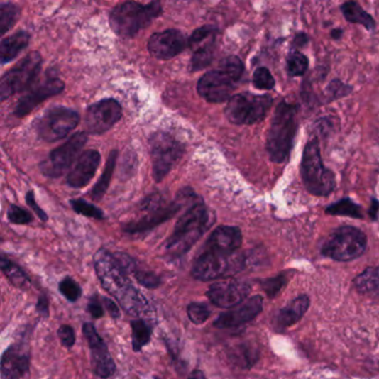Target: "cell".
Returning <instances> with one entry per match:
<instances>
[{
  "instance_id": "8fae6325",
  "label": "cell",
  "mask_w": 379,
  "mask_h": 379,
  "mask_svg": "<svg viewBox=\"0 0 379 379\" xmlns=\"http://www.w3.org/2000/svg\"><path fill=\"white\" fill-rule=\"evenodd\" d=\"M41 59L39 53L33 52L21 59L18 64L8 70L0 82V98L8 99L17 92L31 87L41 68Z\"/></svg>"
},
{
  "instance_id": "836d02e7",
  "label": "cell",
  "mask_w": 379,
  "mask_h": 379,
  "mask_svg": "<svg viewBox=\"0 0 379 379\" xmlns=\"http://www.w3.org/2000/svg\"><path fill=\"white\" fill-rule=\"evenodd\" d=\"M21 11L13 4H0V31L1 35H5L9 29L13 28L16 21H18Z\"/></svg>"
},
{
  "instance_id": "7c38bea8",
  "label": "cell",
  "mask_w": 379,
  "mask_h": 379,
  "mask_svg": "<svg viewBox=\"0 0 379 379\" xmlns=\"http://www.w3.org/2000/svg\"><path fill=\"white\" fill-rule=\"evenodd\" d=\"M184 207V200L180 196L175 202L170 204H165L164 200L159 196H151L145 200L144 205H143V209L148 212L147 215L141 217L138 221L126 224L123 226V231L128 234L144 233L174 217Z\"/></svg>"
},
{
  "instance_id": "4316f807",
  "label": "cell",
  "mask_w": 379,
  "mask_h": 379,
  "mask_svg": "<svg viewBox=\"0 0 379 379\" xmlns=\"http://www.w3.org/2000/svg\"><path fill=\"white\" fill-rule=\"evenodd\" d=\"M353 285L361 294L379 297V266L365 269L353 280Z\"/></svg>"
},
{
  "instance_id": "816d5d0a",
  "label": "cell",
  "mask_w": 379,
  "mask_h": 379,
  "mask_svg": "<svg viewBox=\"0 0 379 379\" xmlns=\"http://www.w3.org/2000/svg\"><path fill=\"white\" fill-rule=\"evenodd\" d=\"M308 41V37L306 36L305 33H300L295 38V45L298 47H302Z\"/></svg>"
},
{
  "instance_id": "ba28073f",
  "label": "cell",
  "mask_w": 379,
  "mask_h": 379,
  "mask_svg": "<svg viewBox=\"0 0 379 379\" xmlns=\"http://www.w3.org/2000/svg\"><path fill=\"white\" fill-rule=\"evenodd\" d=\"M245 268V257L239 253L219 255L202 251L192 265V275L195 280H215L233 276Z\"/></svg>"
},
{
  "instance_id": "d4e9b609",
  "label": "cell",
  "mask_w": 379,
  "mask_h": 379,
  "mask_svg": "<svg viewBox=\"0 0 379 379\" xmlns=\"http://www.w3.org/2000/svg\"><path fill=\"white\" fill-rule=\"evenodd\" d=\"M29 40H31V36L26 31H18L3 39L0 45L1 64L5 65L13 60L23 52V49L28 46Z\"/></svg>"
},
{
  "instance_id": "603a6c76",
  "label": "cell",
  "mask_w": 379,
  "mask_h": 379,
  "mask_svg": "<svg viewBox=\"0 0 379 379\" xmlns=\"http://www.w3.org/2000/svg\"><path fill=\"white\" fill-rule=\"evenodd\" d=\"M29 363L28 353L18 345H11L1 356V379H21L28 372Z\"/></svg>"
},
{
  "instance_id": "277c9868",
  "label": "cell",
  "mask_w": 379,
  "mask_h": 379,
  "mask_svg": "<svg viewBox=\"0 0 379 379\" xmlns=\"http://www.w3.org/2000/svg\"><path fill=\"white\" fill-rule=\"evenodd\" d=\"M162 11V4L159 1L147 5L127 1L114 8L109 17V23L118 36L129 38L149 26Z\"/></svg>"
},
{
  "instance_id": "484cf974",
  "label": "cell",
  "mask_w": 379,
  "mask_h": 379,
  "mask_svg": "<svg viewBox=\"0 0 379 379\" xmlns=\"http://www.w3.org/2000/svg\"><path fill=\"white\" fill-rule=\"evenodd\" d=\"M341 11L348 23H358L364 26L367 31H374L376 28V21L372 16L363 9L356 1H347L341 6Z\"/></svg>"
},
{
  "instance_id": "7dc6e473",
  "label": "cell",
  "mask_w": 379,
  "mask_h": 379,
  "mask_svg": "<svg viewBox=\"0 0 379 379\" xmlns=\"http://www.w3.org/2000/svg\"><path fill=\"white\" fill-rule=\"evenodd\" d=\"M88 312H89L90 315L92 317L101 318L104 316V309L103 306L100 305V302H98L97 297L96 296H92L90 298L89 302H88Z\"/></svg>"
},
{
  "instance_id": "f1b7e54d",
  "label": "cell",
  "mask_w": 379,
  "mask_h": 379,
  "mask_svg": "<svg viewBox=\"0 0 379 379\" xmlns=\"http://www.w3.org/2000/svg\"><path fill=\"white\" fill-rule=\"evenodd\" d=\"M117 155V150H113L109 154L103 175L100 177V180H98L97 184L95 185V187L92 188V192H90L89 195L92 200L99 202L104 197V195H105L106 192H107L108 186H109L111 177H113L114 170H115Z\"/></svg>"
},
{
  "instance_id": "ee69618b",
  "label": "cell",
  "mask_w": 379,
  "mask_h": 379,
  "mask_svg": "<svg viewBox=\"0 0 379 379\" xmlns=\"http://www.w3.org/2000/svg\"><path fill=\"white\" fill-rule=\"evenodd\" d=\"M8 219L16 225H27L33 221V216L19 206L11 205L8 209Z\"/></svg>"
},
{
  "instance_id": "2e32d148",
  "label": "cell",
  "mask_w": 379,
  "mask_h": 379,
  "mask_svg": "<svg viewBox=\"0 0 379 379\" xmlns=\"http://www.w3.org/2000/svg\"><path fill=\"white\" fill-rule=\"evenodd\" d=\"M235 82L221 70L206 72L197 84V92L208 103H223L231 99Z\"/></svg>"
},
{
  "instance_id": "b9f144b4",
  "label": "cell",
  "mask_w": 379,
  "mask_h": 379,
  "mask_svg": "<svg viewBox=\"0 0 379 379\" xmlns=\"http://www.w3.org/2000/svg\"><path fill=\"white\" fill-rule=\"evenodd\" d=\"M135 280L144 287L148 288V290H155V288L159 287L162 282L160 278L157 276L155 273L147 272V270H143L137 267L135 269V272L133 273Z\"/></svg>"
},
{
  "instance_id": "bcb514c9",
  "label": "cell",
  "mask_w": 379,
  "mask_h": 379,
  "mask_svg": "<svg viewBox=\"0 0 379 379\" xmlns=\"http://www.w3.org/2000/svg\"><path fill=\"white\" fill-rule=\"evenodd\" d=\"M26 202L27 204H28L29 207L33 208V212L37 214V216L40 218L41 221H46L47 219H48V217H47L46 213H45L44 210L41 209V208L39 207L38 205H37L33 190H31V192H27Z\"/></svg>"
},
{
  "instance_id": "681fc988",
  "label": "cell",
  "mask_w": 379,
  "mask_h": 379,
  "mask_svg": "<svg viewBox=\"0 0 379 379\" xmlns=\"http://www.w3.org/2000/svg\"><path fill=\"white\" fill-rule=\"evenodd\" d=\"M103 302L105 307L107 308L108 314H109L111 317L115 318V319H118V318L121 317V310H119V307L116 305V302H114L113 300H111V298L103 297Z\"/></svg>"
},
{
  "instance_id": "db71d44e",
  "label": "cell",
  "mask_w": 379,
  "mask_h": 379,
  "mask_svg": "<svg viewBox=\"0 0 379 379\" xmlns=\"http://www.w3.org/2000/svg\"><path fill=\"white\" fill-rule=\"evenodd\" d=\"M344 31H341V29L336 28L334 29V31H331V37H333L334 39H339L341 36H343Z\"/></svg>"
},
{
  "instance_id": "d6986e66",
  "label": "cell",
  "mask_w": 379,
  "mask_h": 379,
  "mask_svg": "<svg viewBox=\"0 0 379 379\" xmlns=\"http://www.w3.org/2000/svg\"><path fill=\"white\" fill-rule=\"evenodd\" d=\"M64 82L58 79V78H49V79L40 82L38 85L31 88L27 94H25L19 99L13 114H15L16 117H25V116L31 114L39 104L64 92Z\"/></svg>"
},
{
  "instance_id": "e575fe53",
  "label": "cell",
  "mask_w": 379,
  "mask_h": 379,
  "mask_svg": "<svg viewBox=\"0 0 379 379\" xmlns=\"http://www.w3.org/2000/svg\"><path fill=\"white\" fill-rule=\"evenodd\" d=\"M218 70L229 75V77L237 82L241 79L243 74V64L241 59L237 56H229L221 60V64L218 66Z\"/></svg>"
},
{
  "instance_id": "7402d4cb",
  "label": "cell",
  "mask_w": 379,
  "mask_h": 379,
  "mask_svg": "<svg viewBox=\"0 0 379 379\" xmlns=\"http://www.w3.org/2000/svg\"><path fill=\"white\" fill-rule=\"evenodd\" d=\"M100 154L97 150H87L80 155L79 159L67 176V184L72 188L85 187L89 184L100 164Z\"/></svg>"
},
{
  "instance_id": "60d3db41",
  "label": "cell",
  "mask_w": 379,
  "mask_h": 379,
  "mask_svg": "<svg viewBox=\"0 0 379 379\" xmlns=\"http://www.w3.org/2000/svg\"><path fill=\"white\" fill-rule=\"evenodd\" d=\"M287 277L285 275H278V276L273 277V278L263 280L260 282V285H262L263 290L266 292L267 296L274 298L282 290L285 285L287 284Z\"/></svg>"
},
{
  "instance_id": "3957f363",
  "label": "cell",
  "mask_w": 379,
  "mask_h": 379,
  "mask_svg": "<svg viewBox=\"0 0 379 379\" xmlns=\"http://www.w3.org/2000/svg\"><path fill=\"white\" fill-rule=\"evenodd\" d=\"M297 128V108L282 101L277 106L267 135L266 149L272 162L282 164L287 160Z\"/></svg>"
},
{
  "instance_id": "ac0fdd59",
  "label": "cell",
  "mask_w": 379,
  "mask_h": 379,
  "mask_svg": "<svg viewBox=\"0 0 379 379\" xmlns=\"http://www.w3.org/2000/svg\"><path fill=\"white\" fill-rule=\"evenodd\" d=\"M190 46L184 33L177 29H167L154 33L148 40V50L151 56L159 60H170L184 52Z\"/></svg>"
},
{
  "instance_id": "f546056e",
  "label": "cell",
  "mask_w": 379,
  "mask_h": 379,
  "mask_svg": "<svg viewBox=\"0 0 379 379\" xmlns=\"http://www.w3.org/2000/svg\"><path fill=\"white\" fill-rule=\"evenodd\" d=\"M131 327L133 351L138 353L143 349V347L148 345L149 341H150L151 327L141 318L131 321Z\"/></svg>"
},
{
  "instance_id": "5bb4252c",
  "label": "cell",
  "mask_w": 379,
  "mask_h": 379,
  "mask_svg": "<svg viewBox=\"0 0 379 379\" xmlns=\"http://www.w3.org/2000/svg\"><path fill=\"white\" fill-rule=\"evenodd\" d=\"M123 111L117 100L103 99L88 107L85 116L86 131L92 135H101L121 121Z\"/></svg>"
},
{
  "instance_id": "52a82bcc",
  "label": "cell",
  "mask_w": 379,
  "mask_h": 379,
  "mask_svg": "<svg viewBox=\"0 0 379 379\" xmlns=\"http://www.w3.org/2000/svg\"><path fill=\"white\" fill-rule=\"evenodd\" d=\"M272 105V96L241 92L229 100L225 115L235 125H253L264 119Z\"/></svg>"
},
{
  "instance_id": "7bdbcfd3",
  "label": "cell",
  "mask_w": 379,
  "mask_h": 379,
  "mask_svg": "<svg viewBox=\"0 0 379 379\" xmlns=\"http://www.w3.org/2000/svg\"><path fill=\"white\" fill-rule=\"evenodd\" d=\"M216 29L212 26H203L192 33V36L188 39L190 46L195 49L199 45L204 44L210 39L215 38Z\"/></svg>"
},
{
  "instance_id": "ffe728a7",
  "label": "cell",
  "mask_w": 379,
  "mask_h": 379,
  "mask_svg": "<svg viewBox=\"0 0 379 379\" xmlns=\"http://www.w3.org/2000/svg\"><path fill=\"white\" fill-rule=\"evenodd\" d=\"M263 306L264 300L262 296L256 295L254 297L248 298L241 302V305L236 306L237 308L221 314L214 322V326L219 329H229L249 323L262 313Z\"/></svg>"
},
{
  "instance_id": "74e56055",
  "label": "cell",
  "mask_w": 379,
  "mask_h": 379,
  "mask_svg": "<svg viewBox=\"0 0 379 379\" xmlns=\"http://www.w3.org/2000/svg\"><path fill=\"white\" fill-rule=\"evenodd\" d=\"M187 315L192 324L202 325L208 321L210 310L204 302H192L187 306Z\"/></svg>"
},
{
  "instance_id": "9c48e42d",
  "label": "cell",
  "mask_w": 379,
  "mask_h": 379,
  "mask_svg": "<svg viewBox=\"0 0 379 379\" xmlns=\"http://www.w3.org/2000/svg\"><path fill=\"white\" fill-rule=\"evenodd\" d=\"M185 148L180 141L166 133H156L150 138V156L153 176L157 182H162L168 172L180 162Z\"/></svg>"
},
{
  "instance_id": "d6a6232c",
  "label": "cell",
  "mask_w": 379,
  "mask_h": 379,
  "mask_svg": "<svg viewBox=\"0 0 379 379\" xmlns=\"http://www.w3.org/2000/svg\"><path fill=\"white\" fill-rule=\"evenodd\" d=\"M214 45H215V38L206 41L204 44L196 47L195 52L192 57L190 67L192 72H198L209 66L210 62H213L214 58Z\"/></svg>"
},
{
  "instance_id": "7a4b0ae2",
  "label": "cell",
  "mask_w": 379,
  "mask_h": 379,
  "mask_svg": "<svg viewBox=\"0 0 379 379\" xmlns=\"http://www.w3.org/2000/svg\"><path fill=\"white\" fill-rule=\"evenodd\" d=\"M180 194L184 199L186 210L177 221L174 231L167 241V253L172 257H180L188 253L213 224L209 212L199 196L190 188H184Z\"/></svg>"
},
{
  "instance_id": "4dcf8cb0",
  "label": "cell",
  "mask_w": 379,
  "mask_h": 379,
  "mask_svg": "<svg viewBox=\"0 0 379 379\" xmlns=\"http://www.w3.org/2000/svg\"><path fill=\"white\" fill-rule=\"evenodd\" d=\"M326 214L333 216H347V217L361 219L364 218L363 208L355 203L351 198H343V199L336 202L328 206L325 209Z\"/></svg>"
},
{
  "instance_id": "8992f818",
  "label": "cell",
  "mask_w": 379,
  "mask_h": 379,
  "mask_svg": "<svg viewBox=\"0 0 379 379\" xmlns=\"http://www.w3.org/2000/svg\"><path fill=\"white\" fill-rule=\"evenodd\" d=\"M367 237L353 226H341L328 237L322 247V254L337 262H349L364 254Z\"/></svg>"
},
{
  "instance_id": "f907efd6",
  "label": "cell",
  "mask_w": 379,
  "mask_h": 379,
  "mask_svg": "<svg viewBox=\"0 0 379 379\" xmlns=\"http://www.w3.org/2000/svg\"><path fill=\"white\" fill-rule=\"evenodd\" d=\"M378 210H379V202L376 198H372V205L368 210L369 217L372 218L373 221H377L378 218Z\"/></svg>"
},
{
  "instance_id": "4fadbf2b",
  "label": "cell",
  "mask_w": 379,
  "mask_h": 379,
  "mask_svg": "<svg viewBox=\"0 0 379 379\" xmlns=\"http://www.w3.org/2000/svg\"><path fill=\"white\" fill-rule=\"evenodd\" d=\"M87 141L85 133H75L68 141L50 153L48 158L39 165L41 174L50 178H58L70 170Z\"/></svg>"
},
{
  "instance_id": "5b68a950",
  "label": "cell",
  "mask_w": 379,
  "mask_h": 379,
  "mask_svg": "<svg viewBox=\"0 0 379 379\" xmlns=\"http://www.w3.org/2000/svg\"><path fill=\"white\" fill-rule=\"evenodd\" d=\"M300 174L304 186L312 195L325 197L335 190V174L324 166L321 148L316 138L312 139L304 149Z\"/></svg>"
},
{
  "instance_id": "f6af8a7d",
  "label": "cell",
  "mask_w": 379,
  "mask_h": 379,
  "mask_svg": "<svg viewBox=\"0 0 379 379\" xmlns=\"http://www.w3.org/2000/svg\"><path fill=\"white\" fill-rule=\"evenodd\" d=\"M57 334H58L59 341L62 346L66 348H72L74 346L75 341H76L74 328L70 327V325H62L59 327Z\"/></svg>"
},
{
  "instance_id": "1f68e13d",
  "label": "cell",
  "mask_w": 379,
  "mask_h": 379,
  "mask_svg": "<svg viewBox=\"0 0 379 379\" xmlns=\"http://www.w3.org/2000/svg\"><path fill=\"white\" fill-rule=\"evenodd\" d=\"M229 355H231V361L236 365L243 367V368H249V367L253 366L258 358V351L248 343L241 344V345L233 347Z\"/></svg>"
},
{
  "instance_id": "f35d334b",
  "label": "cell",
  "mask_w": 379,
  "mask_h": 379,
  "mask_svg": "<svg viewBox=\"0 0 379 379\" xmlns=\"http://www.w3.org/2000/svg\"><path fill=\"white\" fill-rule=\"evenodd\" d=\"M58 288L60 294L70 302H77L82 296V288L72 277H65L64 280L59 282Z\"/></svg>"
},
{
  "instance_id": "c3c4849f",
  "label": "cell",
  "mask_w": 379,
  "mask_h": 379,
  "mask_svg": "<svg viewBox=\"0 0 379 379\" xmlns=\"http://www.w3.org/2000/svg\"><path fill=\"white\" fill-rule=\"evenodd\" d=\"M36 312L41 317L47 318L49 316V300L46 295L41 294L37 300Z\"/></svg>"
},
{
  "instance_id": "f5cc1de1",
  "label": "cell",
  "mask_w": 379,
  "mask_h": 379,
  "mask_svg": "<svg viewBox=\"0 0 379 379\" xmlns=\"http://www.w3.org/2000/svg\"><path fill=\"white\" fill-rule=\"evenodd\" d=\"M188 379H206V376L202 370L196 369V370L192 372V374L188 376Z\"/></svg>"
},
{
  "instance_id": "8d00e7d4",
  "label": "cell",
  "mask_w": 379,
  "mask_h": 379,
  "mask_svg": "<svg viewBox=\"0 0 379 379\" xmlns=\"http://www.w3.org/2000/svg\"><path fill=\"white\" fill-rule=\"evenodd\" d=\"M72 204V209L76 213L80 214V215L86 216V217L94 218V219H104L103 210L98 208L97 206L92 205L84 199H74L70 202Z\"/></svg>"
},
{
  "instance_id": "e0dca14e",
  "label": "cell",
  "mask_w": 379,
  "mask_h": 379,
  "mask_svg": "<svg viewBox=\"0 0 379 379\" xmlns=\"http://www.w3.org/2000/svg\"><path fill=\"white\" fill-rule=\"evenodd\" d=\"M251 292V286L239 280L214 282L208 288L206 296L219 308H231L241 305Z\"/></svg>"
},
{
  "instance_id": "cb8c5ba5",
  "label": "cell",
  "mask_w": 379,
  "mask_h": 379,
  "mask_svg": "<svg viewBox=\"0 0 379 379\" xmlns=\"http://www.w3.org/2000/svg\"><path fill=\"white\" fill-rule=\"evenodd\" d=\"M310 305V300L306 295H302L292 300L290 304L277 313L275 317V326L278 331H284L286 328L295 325L305 315Z\"/></svg>"
},
{
  "instance_id": "d590c367",
  "label": "cell",
  "mask_w": 379,
  "mask_h": 379,
  "mask_svg": "<svg viewBox=\"0 0 379 379\" xmlns=\"http://www.w3.org/2000/svg\"><path fill=\"white\" fill-rule=\"evenodd\" d=\"M308 68V58L300 52L290 54L287 58V72L290 77H300L305 75Z\"/></svg>"
},
{
  "instance_id": "9a60e30c",
  "label": "cell",
  "mask_w": 379,
  "mask_h": 379,
  "mask_svg": "<svg viewBox=\"0 0 379 379\" xmlns=\"http://www.w3.org/2000/svg\"><path fill=\"white\" fill-rule=\"evenodd\" d=\"M82 333L87 339L92 357V366L95 374L104 379L113 376L116 372L115 361L109 353L105 341L98 335L95 326L92 323L84 324Z\"/></svg>"
},
{
  "instance_id": "6da1fadb",
  "label": "cell",
  "mask_w": 379,
  "mask_h": 379,
  "mask_svg": "<svg viewBox=\"0 0 379 379\" xmlns=\"http://www.w3.org/2000/svg\"><path fill=\"white\" fill-rule=\"evenodd\" d=\"M94 265L104 290L117 300L126 313L141 316L150 312L148 300L133 286L116 254L107 249H99L94 257Z\"/></svg>"
},
{
  "instance_id": "ab89813d",
  "label": "cell",
  "mask_w": 379,
  "mask_h": 379,
  "mask_svg": "<svg viewBox=\"0 0 379 379\" xmlns=\"http://www.w3.org/2000/svg\"><path fill=\"white\" fill-rule=\"evenodd\" d=\"M253 85L257 89L270 90L275 87V79L266 67H258L253 75Z\"/></svg>"
},
{
  "instance_id": "83f0119b",
  "label": "cell",
  "mask_w": 379,
  "mask_h": 379,
  "mask_svg": "<svg viewBox=\"0 0 379 379\" xmlns=\"http://www.w3.org/2000/svg\"><path fill=\"white\" fill-rule=\"evenodd\" d=\"M0 268L3 270L4 275L7 277V280L13 285L16 288H19L21 290H28L31 286V280L27 276L26 273L23 272V269L11 262L6 257H1L0 259Z\"/></svg>"
},
{
  "instance_id": "30bf717a",
  "label": "cell",
  "mask_w": 379,
  "mask_h": 379,
  "mask_svg": "<svg viewBox=\"0 0 379 379\" xmlns=\"http://www.w3.org/2000/svg\"><path fill=\"white\" fill-rule=\"evenodd\" d=\"M79 123L77 111L70 108H49L37 121L36 128L39 137L47 143H55L70 135Z\"/></svg>"
},
{
  "instance_id": "44dd1931",
  "label": "cell",
  "mask_w": 379,
  "mask_h": 379,
  "mask_svg": "<svg viewBox=\"0 0 379 379\" xmlns=\"http://www.w3.org/2000/svg\"><path fill=\"white\" fill-rule=\"evenodd\" d=\"M243 243L241 231L236 226H219L206 241L204 251L219 255H234L238 253Z\"/></svg>"
}]
</instances>
